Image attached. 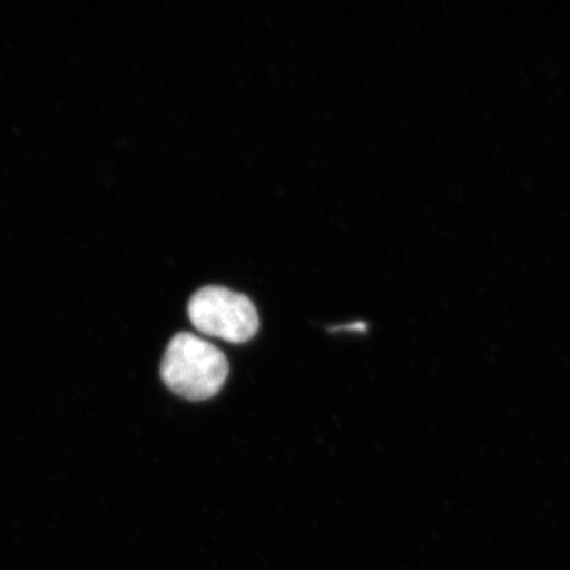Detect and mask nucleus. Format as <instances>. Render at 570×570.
<instances>
[{
  "instance_id": "nucleus-1",
  "label": "nucleus",
  "mask_w": 570,
  "mask_h": 570,
  "mask_svg": "<svg viewBox=\"0 0 570 570\" xmlns=\"http://www.w3.org/2000/svg\"><path fill=\"white\" fill-rule=\"evenodd\" d=\"M160 374L165 385L190 401L219 393L228 376L224 352L193 333H178L165 351Z\"/></svg>"
},
{
  "instance_id": "nucleus-2",
  "label": "nucleus",
  "mask_w": 570,
  "mask_h": 570,
  "mask_svg": "<svg viewBox=\"0 0 570 570\" xmlns=\"http://www.w3.org/2000/svg\"><path fill=\"white\" fill-rule=\"evenodd\" d=\"M190 322L204 335L242 344L257 335V309L246 295L208 285L195 292L189 302Z\"/></svg>"
},
{
  "instance_id": "nucleus-3",
  "label": "nucleus",
  "mask_w": 570,
  "mask_h": 570,
  "mask_svg": "<svg viewBox=\"0 0 570 570\" xmlns=\"http://www.w3.org/2000/svg\"><path fill=\"white\" fill-rule=\"evenodd\" d=\"M366 324H363V322H356V324L337 326V328H333V332H335V330H346V332H366Z\"/></svg>"
}]
</instances>
